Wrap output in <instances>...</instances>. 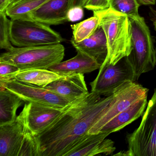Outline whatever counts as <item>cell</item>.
Returning <instances> with one entry per match:
<instances>
[{
    "mask_svg": "<svg viewBox=\"0 0 156 156\" xmlns=\"http://www.w3.org/2000/svg\"><path fill=\"white\" fill-rule=\"evenodd\" d=\"M20 72V69L16 66L0 62V83L14 80Z\"/></svg>",
    "mask_w": 156,
    "mask_h": 156,
    "instance_id": "24",
    "label": "cell"
},
{
    "mask_svg": "<svg viewBox=\"0 0 156 156\" xmlns=\"http://www.w3.org/2000/svg\"><path fill=\"white\" fill-rule=\"evenodd\" d=\"M155 64L156 65V49H155Z\"/></svg>",
    "mask_w": 156,
    "mask_h": 156,
    "instance_id": "32",
    "label": "cell"
},
{
    "mask_svg": "<svg viewBox=\"0 0 156 156\" xmlns=\"http://www.w3.org/2000/svg\"><path fill=\"white\" fill-rule=\"evenodd\" d=\"M62 44L33 47H14L0 56V62L12 64L21 71L31 69H48L62 61L65 56Z\"/></svg>",
    "mask_w": 156,
    "mask_h": 156,
    "instance_id": "4",
    "label": "cell"
},
{
    "mask_svg": "<svg viewBox=\"0 0 156 156\" xmlns=\"http://www.w3.org/2000/svg\"><path fill=\"white\" fill-rule=\"evenodd\" d=\"M0 156H41L36 136L27 125L24 108L14 121L0 126Z\"/></svg>",
    "mask_w": 156,
    "mask_h": 156,
    "instance_id": "3",
    "label": "cell"
},
{
    "mask_svg": "<svg viewBox=\"0 0 156 156\" xmlns=\"http://www.w3.org/2000/svg\"><path fill=\"white\" fill-rule=\"evenodd\" d=\"M0 87L9 90L26 103H33L64 108L72 102L50 90L14 80L3 83Z\"/></svg>",
    "mask_w": 156,
    "mask_h": 156,
    "instance_id": "10",
    "label": "cell"
},
{
    "mask_svg": "<svg viewBox=\"0 0 156 156\" xmlns=\"http://www.w3.org/2000/svg\"><path fill=\"white\" fill-rule=\"evenodd\" d=\"M99 26V19L96 15L79 23L71 25L73 30L72 39L76 42H80L89 38Z\"/></svg>",
    "mask_w": 156,
    "mask_h": 156,
    "instance_id": "21",
    "label": "cell"
},
{
    "mask_svg": "<svg viewBox=\"0 0 156 156\" xmlns=\"http://www.w3.org/2000/svg\"><path fill=\"white\" fill-rule=\"evenodd\" d=\"M44 88L63 97L71 102L83 97L89 93L83 74L63 76Z\"/></svg>",
    "mask_w": 156,
    "mask_h": 156,
    "instance_id": "13",
    "label": "cell"
},
{
    "mask_svg": "<svg viewBox=\"0 0 156 156\" xmlns=\"http://www.w3.org/2000/svg\"><path fill=\"white\" fill-rule=\"evenodd\" d=\"M109 134L108 132H105L88 134L69 151L65 156L111 155L115 150L116 148L111 140L106 139Z\"/></svg>",
    "mask_w": 156,
    "mask_h": 156,
    "instance_id": "12",
    "label": "cell"
},
{
    "mask_svg": "<svg viewBox=\"0 0 156 156\" xmlns=\"http://www.w3.org/2000/svg\"><path fill=\"white\" fill-rule=\"evenodd\" d=\"M99 19L107 41L108 53L102 65H115L127 56L131 51V38L129 20L126 15L109 8L93 12Z\"/></svg>",
    "mask_w": 156,
    "mask_h": 156,
    "instance_id": "2",
    "label": "cell"
},
{
    "mask_svg": "<svg viewBox=\"0 0 156 156\" xmlns=\"http://www.w3.org/2000/svg\"><path fill=\"white\" fill-rule=\"evenodd\" d=\"M62 76L48 69H35L21 71L15 80L44 88Z\"/></svg>",
    "mask_w": 156,
    "mask_h": 156,
    "instance_id": "19",
    "label": "cell"
},
{
    "mask_svg": "<svg viewBox=\"0 0 156 156\" xmlns=\"http://www.w3.org/2000/svg\"><path fill=\"white\" fill-rule=\"evenodd\" d=\"M10 40L12 45L18 47L60 44L64 41L49 25L21 20H11Z\"/></svg>",
    "mask_w": 156,
    "mask_h": 156,
    "instance_id": "7",
    "label": "cell"
},
{
    "mask_svg": "<svg viewBox=\"0 0 156 156\" xmlns=\"http://www.w3.org/2000/svg\"><path fill=\"white\" fill-rule=\"evenodd\" d=\"M21 0H8V1L6 2L5 4V6L4 8V11L6 12V10L7 9V8L9 6H12V5H14L15 3L19 2Z\"/></svg>",
    "mask_w": 156,
    "mask_h": 156,
    "instance_id": "30",
    "label": "cell"
},
{
    "mask_svg": "<svg viewBox=\"0 0 156 156\" xmlns=\"http://www.w3.org/2000/svg\"><path fill=\"white\" fill-rule=\"evenodd\" d=\"M71 43L76 50L88 55L101 66L106 59L108 53L107 41L105 32L100 25L89 38L78 43L71 39Z\"/></svg>",
    "mask_w": 156,
    "mask_h": 156,
    "instance_id": "16",
    "label": "cell"
},
{
    "mask_svg": "<svg viewBox=\"0 0 156 156\" xmlns=\"http://www.w3.org/2000/svg\"><path fill=\"white\" fill-rule=\"evenodd\" d=\"M50 0H21L6 10L8 17L11 20H29V14Z\"/></svg>",
    "mask_w": 156,
    "mask_h": 156,
    "instance_id": "20",
    "label": "cell"
},
{
    "mask_svg": "<svg viewBox=\"0 0 156 156\" xmlns=\"http://www.w3.org/2000/svg\"><path fill=\"white\" fill-rule=\"evenodd\" d=\"M130 26L131 51L126 56L135 72L136 81L144 73L153 70L155 49L149 28L143 17L128 18Z\"/></svg>",
    "mask_w": 156,
    "mask_h": 156,
    "instance_id": "5",
    "label": "cell"
},
{
    "mask_svg": "<svg viewBox=\"0 0 156 156\" xmlns=\"http://www.w3.org/2000/svg\"><path fill=\"white\" fill-rule=\"evenodd\" d=\"M140 4L137 0H111L110 8L114 10L126 15L128 18H138Z\"/></svg>",
    "mask_w": 156,
    "mask_h": 156,
    "instance_id": "22",
    "label": "cell"
},
{
    "mask_svg": "<svg viewBox=\"0 0 156 156\" xmlns=\"http://www.w3.org/2000/svg\"><path fill=\"white\" fill-rule=\"evenodd\" d=\"M149 90L136 82L128 81L119 87L106 110L88 131V134L99 133L102 128L126 108L145 97Z\"/></svg>",
    "mask_w": 156,
    "mask_h": 156,
    "instance_id": "8",
    "label": "cell"
},
{
    "mask_svg": "<svg viewBox=\"0 0 156 156\" xmlns=\"http://www.w3.org/2000/svg\"><path fill=\"white\" fill-rule=\"evenodd\" d=\"M65 108L33 103H27L23 107L27 125L35 136L48 128L63 113Z\"/></svg>",
    "mask_w": 156,
    "mask_h": 156,
    "instance_id": "11",
    "label": "cell"
},
{
    "mask_svg": "<svg viewBox=\"0 0 156 156\" xmlns=\"http://www.w3.org/2000/svg\"><path fill=\"white\" fill-rule=\"evenodd\" d=\"M88 0H69V9L74 6H80L84 9ZM68 9V10H69Z\"/></svg>",
    "mask_w": 156,
    "mask_h": 156,
    "instance_id": "27",
    "label": "cell"
},
{
    "mask_svg": "<svg viewBox=\"0 0 156 156\" xmlns=\"http://www.w3.org/2000/svg\"><path fill=\"white\" fill-rule=\"evenodd\" d=\"M111 0H88L84 9L93 12L104 10L110 8Z\"/></svg>",
    "mask_w": 156,
    "mask_h": 156,
    "instance_id": "25",
    "label": "cell"
},
{
    "mask_svg": "<svg viewBox=\"0 0 156 156\" xmlns=\"http://www.w3.org/2000/svg\"><path fill=\"white\" fill-rule=\"evenodd\" d=\"M24 101L9 90L1 87L0 126L9 124L16 119L17 111Z\"/></svg>",
    "mask_w": 156,
    "mask_h": 156,
    "instance_id": "18",
    "label": "cell"
},
{
    "mask_svg": "<svg viewBox=\"0 0 156 156\" xmlns=\"http://www.w3.org/2000/svg\"><path fill=\"white\" fill-rule=\"evenodd\" d=\"M138 2L143 5H154L156 3V0H138Z\"/></svg>",
    "mask_w": 156,
    "mask_h": 156,
    "instance_id": "29",
    "label": "cell"
},
{
    "mask_svg": "<svg viewBox=\"0 0 156 156\" xmlns=\"http://www.w3.org/2000/svg\"><path fill=\"white\" fill-rule=\"evenodd\" d=\"M147 104V97L140 99L108 122L99 132L111 134L120 130L138 119L144 113Z\"/></svg>",
    "mask_w": 156,
    "mask_h": 156,
    "instance_id": "17",
    "label": "cell"
},
{
    "mask_svg": "<svg viewBox=\"0 0 156 156\" xmlns=\"http://www.w3.org/2000/svg\"><path fill=\"white\" fill-rule=\"evenodd\" d=\"M91 92L74 101L44 131L36 136L41 156H65L87 135L113 99Z\"/></svg>",
    "mask_w": 156,
    "mask_h": 156,
    "instance_id": "1",
    "label": "cell"
},
{
    "mask_svg": "<svg viewBox=\"0 0 156 156\" xmlns=\"http://www.w3.org/2000/svg\"><path fill=\"white\" fill-rule=\"evenodd\" d=\"M69 0H50L29 14V20L57 25L67 21Z\"/></svg>",
    "mask_w": 156,
    "mask_h": 156,
    "instance_id": "14",
    "label": "cell"
},
{
    "mask_svg": "<svg viewBox=\"0 0 156 156\" xmlns=\"http://www.w3.org/2000/svg\"><path fill=\"white\" fill-rule=\"evenodd\" d=\"M83 9L78 6L70 8L67 12V21L75 22L82 20L84 17Z\"/></svg>",
    "mask_w": 156,
    "mask_h": 156,
    "instance_id": "26",
    "label": "cell"
},
{
    "mask_svg": "<svg viewBox=\"0 0 156 156\" xmlns=\"http://www.w3.org/2000/svg\"><path fill=\"white\" fill-rule=\"evenodd\" d=\"M149 16L150 17V20L153 23L155 30L156 31V10L151 8H150L149 11Z\"/></svg>",
    "mask_w": 156,
    "mask_h": 156,
    "instance_id": "28",
    "label": "cell"
},
{
    "mask_svg": "<svg viewBox=\"0 0 156 156\" xmlns=\"http://www.w3.org/2000/svg\"><path fill=\"white\" fill-rule=\"evenodd\" d=\"M76 51L77 54L75 57L54 65L48 70L65 76L74 74H84L99 69L101 65L95 59L80 50Z\"/></svg>",
    "mask_w": 156,
    "mask_h": 156,
    "instance_id": "15",
    "label": "cell"
},
{
    "mask_svg": "<svg viewBox=\"0 0 156 156\" xmlns=\"http://www.w3.org/2000/svg\"><path fill=\"white\" fill-rule=\"evenodd\" d=\"M6 12L0 11V48L9 51L13 46L10 40L11 20H9Z\"/></svg>",
    "mask_w": 156,
    "mask_h": 156,
    "instance_id": "23",
    "label": "cell"
},
{
    "mask_svg": "<svg viewBox=\"0 0 156 156\" xmlns=\"http://www.w3.org/2000/svg\"><path fill=\"white\" fill-rule=\"evenodd\" d=\"M8 0H0V11H4V8Z\"/></svg>",
    "mask_w": 156,
    "mask_h": 156,
    "instance_id": "31",
    "label": "cell"
},
{
    "mask_svg": "<svg viewBox=\"0 0 156 156\" xmlns=\"http://www.w3.org/2000/svg\"><path fill=\"white\" fill-rule=\"evenodd\" d=\"M136 82L135 72L126 57L116 64L102 65L96 78L90 83L91 92L108 96L126 81Z\"/></svg>",
    "mask_w": 156,
    "mask_h": 156,
    "instance_id": "9",
    "label": "cell"
},
{
    "mask_svg": "<svg viewBox=\"0 0 156 156\" xmlns=\"http://www.w3.org/2000/svg\"><path fill=\"white\" fill-rule=\"evenodd\" d=\"M128 150L114 156H156V88L138 127L126 136Z\"/></svg>",
    "mask_w": 156,
    "mask_h": 156,
    "instance_id": "6",
    "label": "cell"
}]
</instances>
